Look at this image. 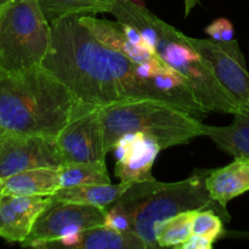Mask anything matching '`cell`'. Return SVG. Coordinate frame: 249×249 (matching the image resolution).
<instances>
[{
  "label": "cell",
  "mask_w": 249,
  "mask_h": 249,
  "mask_svg": "<svg viewBox=\"0 0 249 249\" xmlns=\"http://www.w3.org/2000/svg\"><path fill=\"white\" fill-rule=\"evenodd\" d=\"M50 24V45L43 66L78 101L99 107L135 100L173 105L167 95L139 74L138 63L101 43L79 16Z\"/></svg>",
  "instance_id": "obj_1"
},
{
  "label": "cell",
  "mask_w": 249,
  "mask_h": 249,
  "mask_svg": "<svg viewBox=\"0 0 249 249\" xmlns=\"http://www.w3.org/2000/svg\"><path fill=\"white\" fill-rule=\"evenodd\" d=\"M80 101L43 65L22 71L0 66V130L57 138Z\"/></svg>",
  "instance_id": "obj_2"
},
{
  "label": "cell",
  "mask_w": 249,
  "mask_h": 249,
  "mask_svg": "<svg viewBox=\"0 0 249 249\" xmlns=\"http://www.w3.org/2000/svg\"><path fill=\"white\" fill-rule=\"evenodd\" d=\"M111 14L117 21L131 24L143 34L158 56L189 82L196 99L207 111L235 114L240 109L190 44L187 36L130 0H116Z\"/></svg>",
  "instance_id": "obj_3"
},
{
  "label": "cell",
  "mask_w": 249,
  "mask_h": 249,
  "mask_svg": "<svg viewBox=\"0 0 249 249\" xmlns=\"http://www.w3.org/2000/svg\"><path fill=\"white\" fill-rule=\"evenodd\" d=\"M209 170H197L187 179L175 182L158 180L134 182L114 206L130 218L133 231L151 249L160 248L155 236V226L160 221L181 212L213 209L225 221L230 220L226 208L214 201L206 187Z\"/></svg>",
  "instance_id": "obj_4"
},
{
  "label": "cell",
  "mask_w": 249,
  "mask_h": 249,
  "mask_svg": "<svg viewBox=\"0 0 249 249\" xmlns=\"http://www.w3.org/2000/svg\"><path fill=\"white\" fill-rule=\"evenodd\" d=\"M106 152L125 134L142 133L163 148L203 135V123L189 112L157 100H135L102 107Z\"/></svg>",
  "instance_id": "obj_5"
},
{
  "label": "cell",
  "mask_w": 249,
  "mask_h": 249,
  "mask_svg": "<svg viewBox=\"0 0 249 249\" xmlns=\"http://www.w3.org/2000/svg\"><path fill=\"white\" fill-rule=\"evenodd\" d=\"M51 38V24L38 0L0 2V66L22 71L43 65Z\"/></svg>",
  "instance_id": "obj_6"
},
{
  "label": "cell",
  "mask_w": 249,
  "mask_h": 249,
  "mask_svg": "<svg viewBox=\"0 0 249 249\" xmlns=\"http://www.w3.org/2000/svg\"><path fill=\"white\" fill-rule=\"evenodd\" d=\"M105 216L106 208L53 201L36 219L31 233L21 245L23 247L45 248L48 243L71 233L82 232L88 229L104 225Z\"/></svg>",
  "instance_id": "obj_7"
},
{
  "label": "cell",
  "mask_w": 249,
  "mask_h": 249,
  "mask_svg": "<svg viewBox=\"0 0 249 249\" xmlns=\"http://www.w3.org/2000/svg\"><path fill=\"white\" fill-rule=\"evenodd\" d=\"M63 163L105 160L102 107L80 102L79 107L56 138Z\"/></svg>",
  "instance_id": "obj_8"
},
{
  "label": "cell",
  "mask_w": 249,
  "mask_h": 249,
  "mask_svg": "<svg viewBox=\"0 0 249 249\" xmlns=\"http://www.w3.org/2000/svg\"><path fill=\"white\" fill-rule=\"evenodd\" d=\"M190 44L203 57L219 84L231 99L242 107L249 104V73L245 55L236 39L215 41L213 39L190 38Z\"/></svg>",
  "instance_id": "obj_9"
},
{
  "label": "cell",
  "mask_w": 249,
  "mask_h": 249,
  "mask_svg": "<svg viewBox=\"0 0 249 249\" xmlns=\"http://www.w3.org/2000/svg\"><path fill=\"white\" fill-rule=\"evenodd\" d=\"M63 160L56 139L29 134H4L0 145V180L36 168H60Z\"/></svg>",
  "instance_id": "obj_10"
},
{
  "label": "cell",
  "mask_w": 249,
  "mask_h": 249,
  "mask_svg": "<svg viewBox=\"0 0 249 249\" xmlns=\"http://www.w3.org/2000/svg\"><path fill=\"white\" fill-rule=\"evenodd\" d=\"M162 147L157 141L142 133L125 134L117 141L114 174L122 182L153 180L152 167Z\"/></svg>",
  "instance_id": "obj_11"
},
{
  "label": "cell",
  "mask_w": 249,
  "mask_h": 249,
  "mask_svg": "<svg viewBox=\"0 0 249 249\" xmlns=\"http://www.w3.org/2000/svg\"><path fill=\"white\" fill-rule=\"evenodd\" d=\"M53 203L50 196L0 195V237L22 243L31 233L36 219Z\"/></svg>",
  "instance_id": "obj_12"
},
{
  "label": "cell",
  "mask_w": 249,
  "mask_h": 249,
  "mask_svg": "<svg viewBox=\"0 0 249 249\" xmlns=\"http://www.w3.org/2000/svg\"><path fill=\"white\" fill-rule=\"evenodd\" d=\"M206 187L209 196L226 208L231 199L249 191V158L236 157L225 167L209 170Z\"/></svg>",
  "instance_id": "obj_13"
},
{
  "label": "cell",
  "mask_w": 249,
  "mask_h": 249,
  "mask_svg": "<svg viewBox=\"0 0 249 249\" xmlns=\"http://www.w3.org/2000/svg\"><path fill=\"white\" fill-rule=\"evenodd\" d=\"M1 194L15 196H53L62 187L58 168H36L0 180Z\"/></svg>",
  "instance_id": "obj_14"
},
{
  "label": "cell",
  "mask_w": 249,
  "mask_h": 249,
  "mask_svg": "<svg viewBox=\"0 0 249 249\" xmlns=\"http://www.w3.org/2000/svg\"><path fill=\"white\" fill-rule=\"evenodd\" d=\"M203 136H208L220 150L233 158H249V104L233 114L232 123L229 125L203 124Z\"/></svg>",
  "instance_id": "obj_15"
},
{
  "label": "cell",
  "mask_w": 249,
  "mask_h": 249,
  "mask_svg": "<svg viewBox=\"0 0 249 249\" xmlns=\"http://www.w3.org/2000/svg\"><path fill=\"white\" fill-rule=\"evenodd\" d=\"M131 186V182H119L96 185H75V186L61 187L53 195L51 199L57 202L89 204V206L108 208L111 204L118 201Z\"/></svg>",
  "instance_id": "obj_16"
},
{
  "label": "cell",
  "mask_w": 249,
  "mask_h": 249,
  "mask_svg": "<svg viewBox=\"0 0 249 249\" xmlns=\"http://www.w3.org/2000/svg\"><path fill=\"white\" fill-rule=\"evenodd\" d=\"M147 243L135 232H122L105 225L80 232L78 249H147Z\"/></svg>",
  "instance_id": "obj_17"
},
{
  "label": "cell",
  "mask_w": 249,
  "mask_h": 249,
  "mask_svg": "<svg viewBox=\"0 0 249 249\" xmlns=\"http://www.w3.org/2000/svg\"><path fill=\"white\" fill-rule=\"evenodd\" d=\"M44 16L50 23L71 16L109 12L116 0H38Z\"/></svg>",
  "instance_id": "obj_18"
},
{
  "label": "cell",
  "mask_w": 249,
  "mask_h": 249,
  "mask_svg": "<svg viewBox=\"0 0 249 249\" xmlns=\"http://www.w3.org/2000/svg\"><path fill=\"white\" fill-rule=\"evenodd\" d=\"M62 187L75 185L111 184L105 160L63 163L58 168Z\"/></svg>",
  "instance_id": "obj_19"
},
{
  "label": "cell",
  "mask_w": 249,
  "mask_h": 249,
  "mask_svg": "<svg viewBox=\"0 0 249 249\" xmlns=\"http://www.w3.org/2000/svg\"><path fill=\"white\" fill-rule=\"evenodd\" d=\"M199 211V209H198ZM197 211H186L160 221L155 226V236L160 247L177 248L194 235V219Z\"/></svg>",
  "instance_id": "obj_20"
},
{
  "label": "cell",
  "mask_w": 249,
  "mask_h": 249,
  "mask_svg": "<svg viewBox=\"0 0 249 249\" xmlns=\"http://www.w3.org/2000/svg\"><path fill=\"white\" fill-rule=\"evenodd\" d=\"M224 219L213 209H199L194 219L195 235H201L215 242L224 235Z\"/></svg>",
  "instance_id": "obj_21"
},
{
  "label": "cell",
  "mask_w": 249,
  "mask_h": 249,
  "mask_svg": "<svg viewBox=\"0 0 249 249\" xmlns=\"http://www.w3.org/2000/svg\"><path fill=\"white\" fill-rule=\"evenodd\" d=\"M204 32L215 41H231L235 39V29L228 18H218L206 27Z\"/></svg>",
  "instance_id": "obj_22"
},
{
  "label": "cell",
  "mask_w": 249,
  "mask_h": 249,
  "mask_svg": "<svg viewBox=\"0 0 249 249\" xmlns=\"http://www.w3.org/2000/svg\"><path fill=\"white\" fill-rule=\"evenodd\" d=\"M214 242L209 238L204 237L201 235H192L191 237L180 246H178L177 249H212Z\"/></svg>",
  "instance_id": "obj_23"
},
{
  "label": "cell",
  "mask_w": 249,
  "mask_h": 249,
  "mask_svg": "<svg viewBox=\"0 0 249 249\" xmlns=\"http://www.w3.org/2000/svg\"><path fill=\"white\" fill-rule=\"evenodd\" d=\"M199 4V0H185V16H189L195 6Z\"/></svg>",
  "instance_id": "obj_24"
},
{
  "label": "cell",
  "mask_w": 249,
  "mask_h": 249,
  "mask_svg": "<svg viewBox=\"0 0 249 249\" xmlns=\"http://www.w3.org/2000/svg\"><path fill=\"white\" fill-rule=\"evenodd\" d=\"M130 1L135 2V4H138V5H141V6H145V4H143V0H130Z\"/></svg>",
  "instance_id": "obj_25"
},
{
  "label": "cell",
  "mask_w": 249,
  "mask_h": 249,
  "mask_svg": "<svg viewBox=\"0 0 249 249\" xmlns=\"http://www.w3.org/2000/svg\"><path fill=\"white\" fill-rule=\"evenodd\" d=\"M4 134L5 133H2V131L0 130V145H1V141H2V138H4Z\"/></svg>",
  "instance_id": "obj_26"
},
{
  "label": "cell",
  "mask_w": 249,
  "mask_h": 249,
  "mask_svg": "<svg viewBox=\"0 0 249 249\" xmlns=\"http://www.w3.org/2000/svg\"><path fill=\"white\" fill-rule=\"evenodd\" d=\"M0 195H1V182H0Z\"/></svg>",
  "instance_id": "obj_27"
},
{
  "label": "cell",
  "mask_w": 249,
  "mask_h": 249,
  "mask_svg": "<svg viewBox=\"0 0 249 249\" xmlns=\"http://www.w3.org/2000/svg\"><path fill=\"white\" fill-rule=\"evenodd\" d=\"M2 1V0H0V2H1Z\"/></svg>",
  "instance_id": "obj_28"
}]
</instances>
